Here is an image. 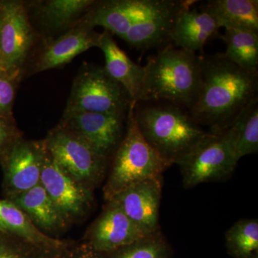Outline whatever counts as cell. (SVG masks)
Listing matches in <instances>:
<instances>
[{
    "instance_id": "6da1fadb",
    "label": "cell",
    "mask_w": 258,
    "mask_h": 258,
    "mask_svg": "<svg viewBox=\"0 0 258 258\" xmlns=\"http://www.w3.org/2000/svg\"><path fill=\"white\" fill-rule=\"evenodd\" d=\"M200 91L188 111L199 125L220 135L244 107L257 98L258 72L241 69L223 52L200 56Z\"/></svg>"
},
{
    "instance_id": "7a4b0ae2",
    "label": "cell",
    "mask_w": 258,
    "mask_h": 258,
    "mask_svg": "<svg viewBox=\"0 0 258 258\" xmlns=\"http://www.w3.org/2000/svg\"><path fill=\"white\" fill-rule=\"evenodd\" d=\"M136 104V120L144 138L170 165L177 164L214 134L195 122L189 111L167 102Z\"/></svg>"
},
{
    "instance_id": "3957f363",
    "label": "cell",
    "mask_w": 258,
    "mask_h": 258,
    "mask_svg": "<svg viewBox=\"0 0 258 258\" xmlns=\"http://www.w3.org/2000/svg\"><path fill=\"white\" fill-rule=\"evenodd\" d=\"M144 68L140 103L167 102L189 111L200 91V56L169 43L151 56Z\"/></svg>"
},
{
    "instance_id": "277c9868",
    "label": "cell",
    "mask_w": 258,
    "mask_h": 258,
    "mask_svg": "<svg viewBox=\"0 0 258 258\" xmlns=\"http://www.w3.org/2000/svg\"><path fill=\"white\" fill-rule=\"evenodd\" d=\"M135 106L132 105L127 113L124 137L113 154L111 171L103 186L107 203L139 181L162 176L171 166L141 133L134 114Z\"/></svg>"
},
{
    "instance_id": "5b68a950",
    "label": "cell",
    "mask_w": 258,
    "mask_h": 258,
    "mask_svg": "<svg viewBox=\"0 0 258 258\" xmlns=\"http://www.w3.org/2000/svg\"><path fill=\"white\" fill-rule=\"evenodd\" d=\"M133 104L124 88L104 67L86 64L73 83L63 115L80 112L126 115Z\"/></svg>"
},
{
    "instance_id": "8992f818",
    "label": "cell",
    "mask_w": 258,
    "mask_h": 258,
    "mask_svg": "<svg viewBox=\"0 0 258 258\" xmlns=\"http://www.w3.org/2000/svg\"><path fill=\"white\" fill-rule=\"evenodd\" d=\"M42 40L24 1L4 0L0 25V71L25 77L34 51Z\"/></svg>"
},
{
    "instance_id": "52a82bcc",
    "label": "cell",
    "mask_w": 258,
    "mask_h": 258,
    "mask_svg": "<svg viewBox=\"0 0 258 258\" xmlns=\"http://www.w3.org/2000/svg\"><path fill=\"white\" fill-rule=\"evenodd\" d=\"M56 164L73 179L94 191L106 174L107 161L82 139L56 125L43 139Z\"/></svg>"
},
{
    "instance_id": "ba28073f",
    "label": "cell",
    "mask_w": 258,
    "mask_h": 258,
    "mask_svg": "<svg viewBox=\"0 0 258 258\" xmlns=\"http://www.w3.org/2000/svg\"><path fill=\"white\" fill-rule=\"evenodd\" d=\"M40 183L69 227L86 220L92 211L94 205L93 191L64 172L47 149Z\"/></svg>"
},
{
    "instance_id": "9c48e42d",
    "label": "cell",
    "mask_w": 258,
    "mask_h": 258,
    "mask_svg": "<svg viewBox=\"0 0 258 258\" xmlns=\"http://www.w3.org/2000/svg\"><path fill=\"white\" fill-rule=\"evenodd\" d=\"M126 115L80 112L62 115L59 126L77 136L108 160L124 137Z\"/></svg>"
},
{
    "instance_id": "30bf717a",
    "label": "cell",
    "mask_w": 258,
    "mask_h": 258,
    "mask_svg": "<svg viewBox=\"0 0 258 258\" xmlns=\"http://www.w3.org/2000/svg\"><path fill=\"white\" fill-rule=\"evenodd\" d=\"M45 153L43 140H27L23 137L0 157L5 199L12 200L40 184Z\"/></svg>"
},
{
    "instance_id": "8fae6325",
    "label": "cell",
    "mask_w": 258,
    "mask_h": 258,
    "mask_svg": "<svg viewBox=\"0 0 258 258\" xmlns=\"http://www.w3.org/2000/svg\"><path fill=\"white\" fill-rule=\"evenodd\" d=\"M238 161L221 136L214 134L178 163L183 186L193 188L230 175Z\"/></svg>"
},
{
    "instance_id": "7c38bea8",
    "label": "cell",
    "mask_w": 258,
    "mask_h": 258,
    "mask_svg": "<svg viewBox=\"0 0 258 258\" xmlns=\"http://www.w3.org/2000/svg\"><path fill=\"white\" fill-rule=\"evenodd\" d=\"M102 33L81 21L74 28L54 38L42 39L29 61L25 73L35 74L60 69L76 56L92 47H99Z\"/></svg>"
},
{
    "instance_id": "4fadbf2b",
    "label": "cell",
    "mask_w": 258,
    "mask_h": 258,
    "mask_svg": "<svg viewBox=\"0 0 258 258\" xmlns=\"http://www.w3.org/2000/svg\"><path fill=\"white\" fill-rule=\"evenodd\" d=\"M165 0L96 1L81 20L91 28L102 27L123 39L132 25L159 9Z\"/></svg>"
},
{
    "instance_id": "5bb4252c",
    "label": "cell",
    "mask_w": 258,
    "mask_h": 258,
    "mask_svg": "<svg viewBox=\"0 0 258 258\" xmlns=\"http://www.w3.org/2000/svg\"><path fill=\"white\" fill-rule=\"evenodd\" d=\"M162 176L139 181L117 195L111 201L146 235L159 232ZM109 201V202H111Z\"/></svg>"
},
{
    "instance_id": "9a60e30c",
    "label": "cell",
    "mask_w": 258,
    "mask_h": 258,
    "mask_svg": "<svg viewBox=\"0 0 258 258\" xmlns=\"http://www.w3.org/2000/svg\"><path fill=\"white\" fill-rule=\"evenodd\" d=\"M94 0H40L25 2L30 22L42 39L54 38L74 28Z\"/></svg>"
},
{
    "instance_id": "2e32d148",
    "label": "cell",
    "mask_w": 258,
    "mask_h": 258,
    "mask_svg": "<svg viewBox=\"0 0 258 258\" xmlns=\"http://www.w3.org/2000/svg\"><path fill=\"white\" fill-rule=\"evenodd\" d=\"M146 237L119 207L111 201L88 227L83 240L97 250L108 253Z\"/></svg>"
},
{
    "instance_id": "e0dca14e",
    "label": "cell",
    "mask_w": 258,
    "mask_h": 258,
    "mask_svg": "<svg viewBox=\"0 0 258 258\" xmlns=\"http://www.w3.org/2000/svg\"><path fill=\"white\" fill-rule=\"evenodd\" d=\"M195 3L198 1L166 0L159 9L132 25L123 40L139 50L165 46L170 43V32L178 15Z\"/></svg>"
},
{
    "instance_id": "ac0fdd59",
    "label": "cell",
    "mask_w": 258,
    "mask_h": 258,
    "mask_svg": "<svg viewBox=\"0 0 258 258\" xmlns=\"http://www.w3.org/2000/svg\"><path fill=\"white\" fill-rule=\"evenodd\" d=\"M221 28L215 17L203 6L185 8L178 15L171 31L170 43L183 50L195 52L217 38Z\"/></svg>"
},
{
    "instance_id": "d6986e66",
    "label": "cell",
    "mask_w": 258,
    "mask_h": 258,
    "mask_svg": "<svg viewBox=\"0 0 258 258\" xmlns=\"http://www.w3.org/2000/svg\"><path fill=\"white\" fill-rule=\"evenodd\" d=\"M99 48L104 55L107 74L124 88L137 104L142 94L145 68L134 62L117 45L111 34L106 30L102 33Z\"/></svg>"
},
{
    "instance_id": "ffe728a7",
    "label": "cell",
    "mask_w": 258,
    "mask_h": 258,
    "mask_svg": "<svg viewBox=\"0 0 258 258\" xmlns=\"http://www.w3.org/2000/svg\"><path fill=\"white\" fill-rule=\"evenodd\" d=\"M9 200L21 209L45 235L59 239L57 237L69 227L40 183Z\"/></svg>"
},
{
    "instance_id": "44dd1931",
    "label": "cell",
    "mask_w": 258,
    "mask_h": 258,
    "mask_svg": "<svg viewBox=\"0 0 258 258\" xmlns=\"http://www.w3.org/2000/svg\"><path fill=\"white\" fill-rule=\"evenodd\" d=\"M239 161L258 152V97L244 107L230 126L220 134Z\"/></svg>"
},
{
    "instance_id": "7402d4cb",
    "label": "cell",
    "mask_w": 258,
    "mask_h": 258,
    "mask_svg": "<svg viewBox=\"0 0 258 258\" xmlns=\"http://www.w3.org/2000/svg\"><path fill=\"white\" fill-rule=\"evenodd\" d=\"M0 232L20 237L41 248L61 247L69 242L45 235L11 200H0Z\"/></svg>"
},
{
    "instance_id": "603a6c76",
    "label": "cell",
    "mask_w": 258,
    "mask_h": 258,
    "mask_svg": "<svg viewBox=\"0 0 258 258\" xmlns=\"http://www.w3.org/2000/svg\"><path fill=\"white\" fill-rule=\"evenodd\" d=\"M202 6L216 18L220 28L258 32L257 0H210Z\"/></svg>"
},
{
    "instance_id": "cb8c5ba5",
    "label": "cell",
    "mask_w": 258,
    "mask_h": 258,
    "mask_svg": "<svg viewBox=\"0 0 258 258\" xmlns=\"http://www.w3.org/2000/svg\"><path fill=\"white\" fill-rule=\"evenodd\" d=\"M225 42L224 55L241 69L258 72V32L225 28L221 36Z\"/></svg>"
},
{
    "instance_id": "d4e9b609",
    "label": "cell",
    "mask_w": 258,
    "mask_h": 258,
    "mask_svg": "<svg viewBox=\"0 0 258 258\" xmlns=\"http://www.w3.org/2000/svg\"><path fill=\"white\" fill-rule=\"evenodd\" d=\"M226 248L233 258H250L258 252L257 219H242L226 232Z\"/></svg>"
},
{
    "instance_id": "484cf974",
    "label": "cell",
    "mask_w": 258,
    "mask_h": 258,
    "mask_svg": "<svg viewBox=\"0 0 258 258\" xmlns=\"http://www.w3.org/2000/svg\"><path fill=\"white\" fill-rule=\"evenodd\" d=\"M170 247L160 232L106 253V258H171Z\"/></svg>"
},
{
    "instance_id": "4316f807",
    "label": "cell",
    "mask_w": 258,
    "mask_h": 258,
    "mask_svg": "<svg viewBox=\"0 0 258 258\" xmlns=\"http://www.w3.org/2000/svg\"><path fill=\"white\" fill-rule=\"evenodd\" d=\"M40 249L16 236L3 234L0 238V258H37Z\"/></svg>"
},
{
    "instance_id": "83f0119b",
    "label": "cell",
    "mask_w": 258,
    "mask_h": 258,
    "mask_svg": "<svg viewBox=\"0 0 258 258\" xmlns=\"http://www.w3.org/2000/svg\"><path fill=\"white\" fill-rule=\"evenodd\" d=\"M23 78L0 71V115L14 117L15 97L19 85Z\"/></svg>"
},
{
    "instance_id": "f1b7e54d",
    "label": "cell",
    "mask_w": 258,
    "mask_h": 258,
    "mask_svg": "<svg viewBox=\"0 0 258 258\" xmlns=\"http://www.w3.org/2000/svg\"><path fill=\"white\" fill-rule=\"evenodd\" d=\"M23 137L14 117L0 115V157Z\"/></svg>"
},
{
    "instance_id": "f546056e",
    "label": "cell",
    "mask_w": 258,
    "mask_h": 258,
    "mask_svg": "<svg viewBox=\"0 0 258 258\" xmlns=\"http://www.w3.org/2000/svg\"><path fill=\"white\" fill-rule=\"evenodd\" d=\"M67 258H106V253L97 250L86 241H71L68 246Z\"/></svg>"
},
{
    "instance_id": "4dcf8cb0",
    "label": "cell",
    "mask_w": 258,
    "mask_h": 258,
    "mask_svg": "<svg viewBox=\"0 0 258 258\" xmlns=\"http://www.w3.org/2000/svg\"><path fill=\"white\" fill-rule=\"evenodd\" d=\"M71 242L61 247L41 248L37 258H67L68 246Z\"/></svg>"
},
{
    "instance_id": "1f68e13d",
    "label": "cell",
    "mask_w": 258,
    "mask_h": 258,
    "mask_svg": "<svg viewBox=\"0 0 258 258\" xmlns=\"http://www.w3.org/2000/svg\"><path fill=\"white\" fill-rule=\"evenodd\" d=\"M3 10H4V0H0V25L3 19Z\"/></svg>"
},
{
    "instance_id": "d6a6232c",
    "label": "cell",
    "mask_w": 258,
    "mask_h": 258,
    "mask_svg": "<svg viewBox=\"0 0 258 258\" xmlns=\"http://www.w3.org/2000/svg\"><path fill=\"white\" fill-rule=\"evenodd\" d=\"M250 258H258V252L257 253L254 254L252 257H251Z\"/></svg>"
},
{
    "instance_id": "836d02e7",
    "label": "cell",
    "mask_w": 258,
    "mask_h": 258,
    "mask_svg": "<svg viewBox=\"0 0 258 258\" xmlns=\"http://www.w3.org/2000/svg\"><path fill=\"white\" fill-rule=\"evenodd\" d=\"M3 233H2L1 232H0V238H1L2 235H3Z\"/></svg>"
}]
</instances>
